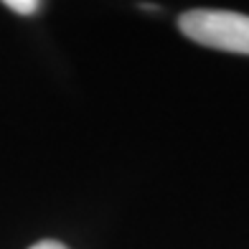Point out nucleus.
<instances>
[{
    "instance_id": "obj_1",
    "label": "nucleus",
    "mask_w": 249,
    "mask_h": 249,
    "mask_svg": "<svg viewBox=\"0 0 249 249\" xmlns=\"http://www.w3.org/2000/svg\"><path fill=\"white\" fill-rule=\"evenodd\" d=\"M178 28L186 38L219 51L249 56V16L234 10H186L178 18Z\"/></svg>"
},
{
    "instance_id": "obj_2",
    "label": "nucleus",
    "mask_w": 249,
    "mask_h": 249,
    "mask_svg": "<svg viewBox=\"0 0 249 249\" xmlns=\"http://www.w3.org/2000/svg\"><path fill=\"white\" fill-rule=\"evenodd\" d=\"M5 8L18 16H31L41 8V3H36V0H5Z\"/></svg>"
},
{
    "instance_id": "obj_3",
    "label": "nucleus",
    "mask_w": 249,
    "mask_h": 249,
    "mask_svg": "<svg viewBox=\"0 0 249 249\" xmlns=\"http://www.w3.org/2000/svg\"><path fill=\"white\" fill-rule=\"evenodd\" d=\"M28 249H69V247H64L61 242H53V239H43V242H36Z\"/></svg>"
}]
</instances>
